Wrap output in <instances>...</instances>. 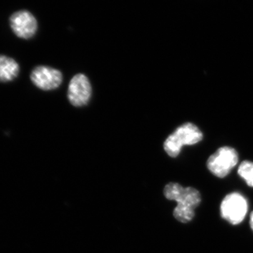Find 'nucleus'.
<instances>
[{"label": "nucleus", "mask_w": 253, "mask_h": 253, "mask_svg": "<svg viewBox=\"0 0 253 253\" xmlns=\"http://www.w3.org/2000/svg\"><path fill=\"white\" fill-rule=\"evenodd\" d=\"M164 194L168 199L177 202L174 216L178 221L187 223L192 220L195 209L201 202V196L197 189L184 188L176 183H169L165 187Z\"/></svg>", "instance_id": "1"}, {"label": "nucleus", "mask_w": 253, "mask_h": 253, "mask_svg": "<svg viewBox=\"0 0 253 253\" xmlns=\"http://www.w3.org/2000/svg\"><path fill=\"white\" fill-rule=\"evenodd\" d=\"M199 128L191 123H185L170 134L164 143V149L170 157L176 158L180 154L184 145H194L203 139Z\"/></svg>", "instance_id": "2"}, {"label": "nucleus", "mask_w": 253, "mask_h": 253, "mask_svg": "<svg viewBox=\"0 0 253 253\" xmlns=\"http://www.w3.org/2000/svg\"><path fill=\"white\" fill-rule=\"evenodd\" d=\"M239 161V156L235 149L229 146L219 148L208 158L207 166L214 175L219 178L227 176Z\"/></svg>", "instance_id": "3"}, {"label": "nucleus", "mask_w": 253, "mask_h": 253, "mask_svg": "<svg viewBox=\"0 0 253 253\" xmlns=\"http://www.w3.org/2000/svg\"><path fill=\"white\" fill-rule=\"evenodd\" d=\"M247 212V201L242 195L238 193L227 195L221 202V217L234 225L242 222Z\"/></svg>", "instance_id": "4"}, {"label": "nucleus", "mask_w": 253, "mask_h": 253, "mask_svg": "<svg viewBox=\"0 0 253 253\" xmlns=\"http://www.w3.org/2000/svg\"><path fill=\"white\" fill-rule=\"evenodd\" d=\"M91 95V86L84 75H76L71 79L68 86V98L71 104L81 107L89 102Z\"/></svg>", "instance_id": "5"}, {"label": "nucleus", "mask_w": 253, "mask_h": 253, "mask_svg": "<svg viewBox=\"0 0 253 253\" xmlns=\"http://www.w3.org/2000/svg\"><path fill=\"white\" fill-rule=\"evenodd\" d=\"M31 81L35 85L42 90H52L62 83V73L47 66H38L32 71Z\"/></svg>", "instance_id": "6"}, {"label": "nucleus", "mask_w": 253, "mask_h": 253, "mask_svg": "<svg viewBox=\"0 0 253 253\" xmlns=\"http://www.w3.org/2000/svg\"><path fill=\"white\" fill-rule=\"evenodd\" d=\"M11 27L15 34L23 39H29L36 34L38 23L33 14L26 11L15 13L10 18Z\"/></svg>", "instance_id": "7"}, {"label": "nucleus", "mask_w": 253, "mask_h": 253, "mask_svg": "<svg viewBox=\"0 0 253 253\" xmlns=\"http://www.w3.org/2000/svg\"><path fill=\"white\" fill-rule=\"evenodd\" d=\"M19 66L16 61L8 56L0 55V82L6 83L17 77Z\"/></svg>", "instance_id": "8"}, {"label": "nucleus", "mask_w": 253, "mask_h": 253, "mask_svg": "<svg viewBox=\"0 0 253 253\" xmlns=\"http://www.w3.org/2000/svg\"><path fill=\"white\" fill-rule=\"evenodd\" d=\"M238 173L248 185L253 187V162L246 161L241 163Z\"/></svg>", "instance_id": "9"}, {"label": "nucleus", "mask_w": 253, "mask_h": 253, "mask_svg": "<svg viewBox=\"0 0 253 253\" xmlns=\"http://www.w3.org/2000/svg\"><path fill=\"white\" fill-rule=\"evenodd\" d=\"M250 224H251V229L253 231V212L251 213V219H250Z\"/></svg>", "instance_id": "10"}]
</instances>
